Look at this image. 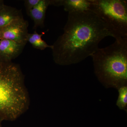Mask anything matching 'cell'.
<instances>
[{
	"mask_svg": "<svg viewBox=\"0 0 127 127\" xmlns=\"http://www.w3.org/2000/svg\"><path fill=\"white\" fill-rule=\"evenodd\" d=\"M50 4V0H40L28 14L34 21V29L44 27L46 12Z\"/></svg>",
	"mask_w": 127,
	"mask_h": 127,
	"instance_id": "obj_8",
	"label": "cell"
},
{
	"mask_svg": "<svg viewBox=\"0 0 127 127\" xmlns=\"http://www.w3.org/2000/svg\"><path fill=\"white\" fill-rule=\"evenodd\" d=\"M119 96L117 105L121 109H126L127 104V87H121L119 89Z\"/></svg>",
	"mask_w": 127,
	"mask_h": 127,
	"instance_id": "obj_11",
	"label": "cell"
},
{
	"mask_svg": "<svg viewBox=\"0 0 127 127\" xmlns=\"http://www.w3.org/2000/svg\"><path fill=\"white\" fill-rule=\"evenodd\" d=\"M29 23L23 17L15 20L10 24L0 28V40L7 39L26 45Z\"/></svg>",
	"mask_w": 127,
	"mask_h": 127,
	"instance_id": "obj_5",
	"label": "cell"
},
{
	"mask_svg": "<svg viewBox=\"0 0 127 127\" xmlns=\"http://www.w3.org/2000/svg\"><path fill=\"white\" fill-rule=\"evenodd\" d=\"M26 45L7 39L0 40V59L12 61L23 51Z\"/></svg>",
	"mask_w": 127,
	"mask_h": 127,
	"instance_id": "obj_6",
	"label": "cell"
},
{
	"mask_svg": "<svg viewBox=\"0 0 127 127\" xmlns=\"http://www.w3.org/2000/svg\"><path fill=\"white\" fill-rule=\"evenodd\" d=\"M91 4V0H50V5L63 6L68 13L88 11Z\"/></svg>",
	"mask_w": 127,
	"mask_h": 127,
	"instance_id": "obj_7",
	"label": "cell"
},
{
	"mask_svg": "<svg viewBox=\"0 0 127 127\" xmlns=\"http://www.w3.org/2000/svg\"><path fill=\"white\" fill-rule=\"evenodd\" d=\"M45 34V32H42L41 34H38L36 31L33 33H28L27 37V41L36 49L41 50H44L47 48L52 49V45H48L45 41L42 39V36Z\"/></svg>",
	"mask_w": 127,
	"mask_h": 127,
	"instance_id": "obj_10",
	"label": "cell"
},
{
	"mask_svg": "<svg viewBox=\"0 0 127 127\" xmlns=\"http://www.w3.org/2000/svg\"><path fill=\"white\" fill-rule=\"evenodd\" d=\"M40 1V0H25L24 1V4L28 14L31 10L39 3Z\"/></svg>",
	"mask_w": 127,
	"mask_h": 127,
	"instance_id": "obj_12",
	"label": "cell"
},
{
	"mask_svg": "<svg viewBox=\"0 0 127 127\" xmlns=\"http://www.w3.org/2000/svg\"><path fill=\"white\" fill-rule=\"evenodd\" d=\"M5 5L4 4V1L2 0H0V11L2 10Z\"/></svg>",
	"mask_w": 127,
	"mask_h": 127,
	"instance_id": "obj_13",
	"label": "cell"
},
{
	"mask_svg": "<svg viewBox=\"0 0 127 127\" xmlns=\"http://www.w3.org/2000/svg\"><path fill=\"white\" fill-rule=\"evenodd\" d=\"M23 17L21 10L5 5L0 11V28L9 25L12 21Z\"/></svg>",
	"mask_w": 127,
	"mask_h": 127,
	"instance_id": "obj_9",
	"label": "cell"
},
{
	"mask_svg": "<svg viewBox=\"0 0 127 127\" xmlns=\"http://www.w3.org/2000/svg\"><path fill=\"white\" fill-rule=\"evenodd\" d=\"M95 72L103 83L124 86L127 81V37L116 39L108 46L99 48L91 56Z\"/></svg>",
	"mask_w": 127,
	"mask_h": 127,
	"instance_id": "obj_3",
	"label": "cell"
},
{
	"mask_svg": "<svg viewBox=\"0 0 127 127\" xmlns=\"http://www.w3.org/2000/svg\"><path fill=\"white\" fill-rule=\"evenodd\" d=\"M3 121L0 118V127H1V123L2 121Z\"/></svg>",
	"mask_w": 127,
	"mask_h": 127,
	"instance_id": "obj_14",
	"label": "cell"
},
{
	"mask_svg": "<svg viewBox=\"0 0 127 127\" xmlns=\"http://www.w3.org/2000/svg\"><path fill=\"white\" fill-rule=\"evenodd\" d=\"M29 97L20 67L0 59V118L13 121L28 108Z\"/></svg>",
	"mask_w": 127,
	"mask_h": 127,
	"instance_id": "obj_2",
	"label": "cell"
},
{
	"mask_svg": "<svg viewBox=\"0 0 127 127\" xmlns=\"http://www.w3.org/2000/svg\"><path fill=\"white\" fill-rule=\"evenodd\" d=\"M89 10L104 22L115 39L127 37V0H91Z\"/></svg>",
	"mask_w": 127,
	"mask_h": 127,
	"instance_id": "obj_4",
	"label": "cell"
},
{
	"mask_svg": "<svg viewBox=\"0 0 127 127\" xmlns=\"http://www.w3.org/2000/svg\"><path fill=\"white\" fill-rule=\"evenodd\" d=\"M63 31L52 49L54 62L62 65L78 63L92 56L100 42L111 36L104 22L90 10L68 13Z\"/></svg>",
	"mask_w": 127,
	"mask_h": 127,
	"instance_id": "obj_1",
	"label": "cell"
}]
</instances>
